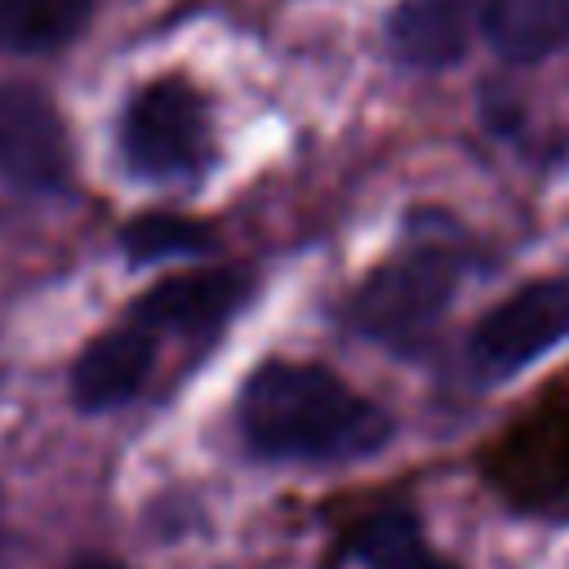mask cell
Masks as SVG:
<instances>
[{"mask_svg": "<svg viewBox=\"0 0 569 569\" xmlns=\"http://www.w3.org/2000/svg\"><path fill=\"white\" fill-rule=\"evenodd\" d=\"M240 431L258 458L347 462L378 453L391 440V418L325 365L267 360L240 387Z\"/></svg>", "mask_w": 569, "mask_h": 569, "instance_id": "cell-1", "label": "cell"}, {"mask_svg": "<svg viewBox=\"0 0 569 569\" xmlns=\"http://www.w3.org/2000/svg\"><path fill=\"white\" fill-rule=\"evenodd\" d=\"M120 156L133 173L156 182L196 178L213 160L204 98L178 76L147 80L120 111Z\"/></svg>", "mask_w": 569, "mask_h": 569, "instance_id": "cell-2", "label": "cell"}, {"mask_svg": "<svg viewBox=\"0 0 569 569\" xmlns=\"http://www.w3.org/2000/svg\"><path fill=\"white\" fill-rule=\"evenodd\" d=\"M458 289V258L445 249H409L382 262L351 298V329L369 342L413 347L445 320Z\"/></svg>", "mask_w": 569, "mask_h": 569, "instance_id": "cell-3", "label": "cell"}, {"mask_svg": "<svg viewBox=\"0 0 569 569\" xmlns=\"http://www.w3.org/2000/svg\"><path fill=\"white\" fill-rule=\"evenodd\" d=\"M569 338V276L529 280L471 329V360L489 378H511Z\"/></svg>", "mask_w": 569, "mask_h": 569, "instance_id": "cell-4", "label": "cell"}, {"mask_svg": "<svg viewBox=\"0 0 569 569\" xmlns=\"http://www.w3.org/2000/svg\"><path fill=\"white\" fill-rule=\"evenodd\" d=\"M71 178V138L62 111L36 84H0V182L27 196H53Z\"/></svg>", "mask_w": 569, "mask_h": 569, "instance_id": "cell-5", "label": "cell"}, {"mask_svg": "<svg viewBox=\"0 0 569 569\" xmlns=\"http://www.w3.org/2000/svg\"><path fill=\"white\" fill-rule=\"evenodd\" d=\"M253 280L236 267H204V271H178L156 280L138 302L133 320L151 333H182V338H209L218 333L249 298Z\"/></svg>", "mask_w": 569, "mask_h": 569, "instance_id": "cell-6", "label": "cell"}, {"mask_svg": "<svg viewBox=\"0 0 569 569\" xmlns=\"http://www.w3.org/2000/svg\"><path fill=\"white\" fill-rule=\"evenodd\" d=\"M156 360V333L138 320L98 333L71 365V400L89 413L116 409L133 400L151 373Z\"/></svg>", "mask_w": 569, "mask_h": 569, "instance_id": "cell-7", "label": "cell"}, {"mask_svg": "<svg viewBox=\"0 0 569 569\" xmlns=\"http://www.w3.org/2000/svg\"><path fill=\"white\" fill-rule=\"evenodd\" d=\"M471 31L467 0H396L387 13V40L409 67H449L462 58Z\"/></svg>", "mask_w": 569, "mask_h": 569, "instance_id": "cell-8", "label": "cell"}, {"mask_svg": "<svg viewBox=\"0 0 569 569\" xmlns=\"http://www.w3.org/2000/svg\"><path fill=\"white\" fill-rule=\"evenodd\" d=\"M480 27L511 62H538L569 40V0H485Z\"/></svg>", "mask_w": 569, "mask_h": 569, "instance_id": "cell-9", "label": "cell"}, {"mask_svg": "<svg viewBox=\"0 0 569 569\" xmlns=\"http://www.w3.org/2000/svg\"><path fill=\"white\" fill-rule=\"evenodd\" d=\"M93 18V0H0V53L31 58L71 44Z\"/></svg>", "mask_w": 569, "mask_h": 569, "instance_id": "cell-10", "label": "cell"}, {"mask_svg": "<svg viewBox=\"0 0 569 569\" xmlns=\"http://www.w3.org/2000/svg\"><path fill=\"white\" fill-rule=\"evenodd\" d=\"M120 244L133 262H164V258H191L213 249V231L196 218L178 213H142L120 227Z\"/></svg>", "mask_w": 569, "mask_h": 569, "instance_id": "cell-11", "label": "cell"}, {"mask_svg": "<svg viewBox=\"0 0 569 569\" xmlns=\"http://www.w3.org/2000/svg\"><path fill=\"white\" fill-rule=\"evenodd\" d=\"M351 551L369 565V569H418L431 547L422 538V525L413 511H378L360 525Z\"/></svg>", "mask_w": 569, "mask_h": 569, "instance_id": "cell-12", "label": "cell"}, {"mask_svg": "<svg viewBox=\"0 0 569 569\" xmlns=\"http://www.w3.org/2000/svg\"><path fill=\"white\" fill-rule=\"evenodd\" d=\"M71 569H124V565H116V560H107V556H80Z\"/></svg>", "mask_w": 569, "mask_h": 569, "instance_id": "cell-13", "label": "cell"}, {"mask_svg": "<svg viewBox=\"0 0 569 569\" xmlns=\"http://www.w3.org/2000/svg\"><path fill=\"white\" fill-rule=\"evenodd\" d=\"M418 569H458V565H449V560H436V556H427Z\"/></svg>", "mask_w": 569, "mask_h": 569, "instance_id": "cell-14", "label": "cell"}]
</instances>
